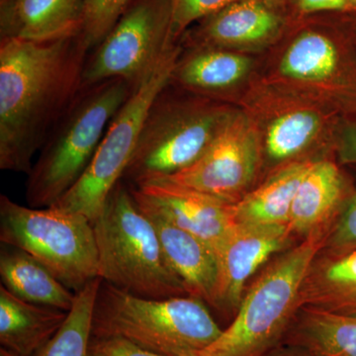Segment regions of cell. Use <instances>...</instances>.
<instances>
[{"label":"cell","mask_w":356,"mask_h":356,"mask_svg":"<svg viewBox=\"0 0 356 356\" xmlns=\"http://www.w3.org/2000/svg\"><path fill=\"white\" fill-rule=\"evenodd\" d=\"M81 34L48 42L0 39V168L29 173L33 158L83 88Z\"/></svg>","instance_id":"obj_1"},{"label":"cell","mask_w":356,"mask_h":356,"mask_svg":"<svg viewBox=\"0 0 356 356\" xmlns=\"http://www.w3.org/2000/svg\"><path fill=\"white\" fill-rule=\"evenodd\" d=\"M261 81L356 111V36L350 14L291 20L261 57Z\"/></svg>","instance_id":"obj_2"},{"label":"cell","mask_w":356,"mask_h":356,"mask_svg":"<svg viewBox=\"0 0 356 356\" xmlns=\"http://www.w3.org/2000/svg\"><path fill=\"white\" fill-rule=\"evenodd\" d=\"M202 300L151 299L102 281L96 295L92 337L121 339L168 356H197L222 330Z\"/></svg>","instance_id":"obj_3"},{"label":"cell","mask_w":356,"mask_h":356,"mask_svg":"<svg viewBox=\"0 0 356 356\" xmlns=\"http://www.w3.org/2000/svg\"><path fill=\"white\" fill-rule=\"evenodd\" d=\"M135 88L125 79H110L81 89L28 173L26 200L29 206L50 207L79 182L112 119Z\"/></svg>","instance_id":"obj_4"},{"label":"cell","mask_w":356,"mask_h":356,"mask_svg":"<svg viewBox=\"0 0 356 356\" xmlns=\"http://www.w3.org/2000/svg\"><path fill=\"white\" fill-rule=\"evenodd\" d=\"M236 108L168 83L147 111L122 181L138 187L189 168L214 142Z\"/></svg>","instance_id":"obj_5"},{"label":"cell","mask_w":356,"mask_h":356,"mask_svg":"<svg viewBox=\"0 0 356 356\" xmlns=\"http://www.w3.org/2000/svg\"><path fill=\"white\" fill-rule=\"evenodd\" d=\"M330 229L305 236L271 262L243 294L232 324L197 356H264L274 350L300 309L302 285Z\"/></svg>","instance_id":"obj_6"},{"label":"cell","mask_w":356,"mask_h":356,"mask_svg":"<svg viewBox=\"0 0 356 356\" xmlns=\"http://www.w3.org/2000/svg\"><path fill=\"white\" fill-rule=\"evenodd\" d=\"M92 225L102 281L145 298L186 296L184 283L166 261L153 222L125 182L116 184Z\"/></svg>","instance_id":"obj_7"},{"label":"cell","mask_w":356,"mask_h":356,"mask_svg":"<svg viewBox=\"0 0 356 356\" xmlns=\"http://www.w3.org/2000/svg\"><path fill=\"white\" fill-rule=\"evenodd\" d=\"M238 107L254 126L266 175L294 161L334 156L344 114L334 105L257 77Z\"/></svg>","instance_id":"obj_8"},{"label":"cell","mask_w":356,"mask_h":356,"mask_svg":"<svg viewBox=\"0 0 356 356\" xmlns=\"http://www.w3.org/2000/svg\"><path fill=\"white\" fill-rule=\"evenodd\" d=\"M0 241L25 250L72 292L98 277V252L90 220L50 206L34 208L0 196Z\"/></svg>","instance_id":"obj_9"},{"label":"cell","mask_w":356,"mask_h":356,"mask_svg":"<svg viewBox=\"0 0 356 356\" xmlns=\"http://www.w3.org/2000/svg\"><path fill=\"white\" fill-rule=\"evenodd\" d=\"M181 44H178L142 81L109 124L104 137L83 177L54 204L60 209L79 213L95 221L110 193L121 181L132 159L143 124L154 98L170 83Z\"/></svg>","instance_id":"obj_10"},{"label":"cell","mask_w":356,"mask_h":356,"mask_svg":"<svg viewBox=\"0 0 356 356\" xmlns=\"http://www.w3.org/2000/svg\"><path fill=\"white\" fill-rule=\"evenodd\" d=\"M178 44L170 0H132L111 32L89 53L83 88L110 79H123L137 88Z\"/></svg>","instance_id":"obj_11"},{"label":"cell","mask_w":356,"mask_h":356,"mask_svg":"<svg viewBox=\"0 0 356 356\" xmlns=\"http://www.w3.org/2000/svg\"><path fill=\"white\" fill-rule=\"evenodd\" d=\"M261 172V149L257 133L248 115L238 107L193 165L159 179L236 204L254 188Z\"/></svg>","instance_id":"obj_12"},{"label":"cell","mask_w":356,"mask_h":356,"mask_svg":"<svg viewBox=\"0 0 356 356\" xmlns=\"http://www.w3.org/2000/svg\"><path fill=\"white\" fill-rule=\"evenodd\" d=\"M291 20L284 7L259 0H236L191 26L179 43L261 57L282 38Z\"/></svg>","instance_id":"obj_13"},{"label":"cell","mask_w":356,"mask_h":356,"mask_svg":"<svg viewBox=\"0 0 356 356\" xmlns=\"http://www.w3.org/2000/svg\"><path fill=\"white\" fill-rule=\"evenodd\" d=\"M261 56L207 46H181L170 83L191 95L238 107L259 76Z\"/></svg>","instance_id":"obj_14"},{"label":"cell","mask_w":356,"mask_h":356,"mask_svg":"<svg viewBox=\"0 0 356 356\" xmlns=\"http://www.w3.org/2000/svg\"><path fill=\"white\" fill-rule=\"evenodd\" d=\"M130 191L140 207L200 238L215 252L236 222L235 204L166 180H154Z\"/></svg>","instance_id":"obj_15"},{"label":"cell","mask_w":356,"mask_h":356,"mask_svg":"<svg viewBox=\"0 0 356 356\" xmlns=\"http://www.w3.org/2000/svg\"><path fill=\"white\" fill-rule=\"evenodd\" d=\"M292 235L287 225L236 222L216 252L218 282L213 306L236 313L248 280L274 254L284 250Z\"/></svg>","instance_id":"obj_16"},{"label":"cell","mask_w":356,"mask_h":356,"mask_svg":"<svg viewBox=\"0 0 356 356\" xmlns=\"http://www.w3.org/2000/svg\"><path fill=\"white\" fill-rule=\"evenodd\" d=\"M355 189L353 179L334 156L317 159L293 201L288 222L290 231L308 236L331 229Z\"/></svg>","instance_id":"obj_17"},{"label":"cell","mask_w":356,"mask_h":356,"mask_svg":"<svg viewBox=\"0 0 356 356\" xmlns=\"http://www.w3.org/2000/svg\"><path fill=\"white\" fill-rule=\"evenodd\" d=\"M86 0H8L0 4V39L48 42L81 34Z\"/></svg>","instance_id":"obj_18"},{"label":"cell","mask_w":356,"mask_h":356,"mask_svg":"<svg viewBox=\"0 0 356 356\" xmlns=\"http://www.w3.org/2000/svg\"><path fill=\"white\" fill-rule=\"evenodd\" d=\"M140 209L153 222L166 261L184 283L187 295L213 305L218 282L215 250L200 238L177 228L156 213L142 207Z\"/></svg>","instance_id":"obj_19"},{"label":"cell","mask_w":356,"mask_h":356,"mask_svg":"<svg viewBox=\"0 0 356 356\" xmlns=\"http://www.w3.org/2000/svg\"><path fill=\"white\" fill-rule=\"evenodd\" d=\"M69 312L35 305L0 286V343L20 356H35L64 324Z\"/></svg>","instance_id":"obj_20"},{"label":"cell","mask_w":356,"mask_h":356,"mask_svg":"<svg viewBox=\"0 0 356 356\" xmlns=\"http://www.w3.org/2000/svg\"><path fill=\"white\" fill-rule=\"evenodd\" d=\"M3 245L0 252L2 286L28 303L72 310L76 293L65 286L33 255L21 248Z\"/></svg>","instance_id":"obj_21"},{"label":"cell","mask_w":356,"mask_h":356,"mask_svg":"<svg viewBox=\"0 0 356 356\" xmlns=\"http://www.w3.org/2000/svg\"><path fill=\"white\" fill-rule=\"evenodd\" d=\"M316 161H294L267 175L235 204L236 222L288 226L300 184Z\"/></svg>","instance_id":"obj_22"},{"label":"cell","mask_w":356,"mask_h":356,"mask_svg":"<svg viewBox=\"0 0 356 356\" xmlns=\"http://www.w3.org/2000/svg\"><path fill=\"white\" fill-rule=\"evenodd\" d=\"M318 257L302 285L300 309L356 315V250Z\"/></svg>","instance_id":"obj_23"},{"label":"cell","mask_w":356,"mask_h":356,"mask_svg":"<svg viewBox=\"0 0 356 356\" xmlns=\"http://www.w3.org/2000/svg\"><path fill=\"white\" fill-rule=\"evenodd\" d=\"M290 346L318 356H356V315L302 308Z\"/></svg>","instance_id":"obj_24"},{"label":"cell","mask_w":356,"mask_h":356,"mask_svg":"<svg viewBox=\"0 0 356 356\" xmlns=\"http://www.w3.org/2000/svg\"><path fill=\"white\" fill-rule=\"evenodd\" d=\"M100 277L76 293V301L64 324L35 356H88L92 339V318Z\"/></svg>","instance_id":"obj_25"},{"label":"cell","mask_w":356,"mask_h":356,"mask_svg":"<svg viewBox=\"0 0 356 356\" xmlns=\"http://www.w3.org/2000/svg\"><path fill=\"white\" fill-rule=\"evenodd\" d=\"M132 0H86L81 36L89 51L111 32Z\"/></svg>","instance_id":"obj_26"},{"label":"cell","mask_w":356,"mask_h":356,"mask_svg":"<svg viewBox=\"0 0 356 356\" xmlns=\"http://www.w3.org/2000/svg\"><path fill=\"white\" fill-rule=\"evenodd\" d=\"M325 254L339 255L356 250V189L330 229Z\"/></svg>","instance_id":"obj_27"},{"label":"cell","mask_w":356,"mask_h":356,"mask_svg":"<svg viewBox=\"0 0 356 356\" xmlns=\"http://www.w3.org/2000/svg\"><path fill=\"white\" fill-rule=\"evenodd\" d=\"M234 1L236 0H170L173 35L179 41L191 26Z\"/></svg>","instance_id":"obj_28"},{"label":"cell","mask_w":356,"mask_h":356,"mask_svg":"<svg viewBox=\"0 0 356 356\" xmlns=\"http://www.w3.org/2000/svg\"><path fill=\"white\" fill-rule=\"evenodd\" d=\"M334 158L341 165H356V111L344 115L337 126Z\"/></svg>","instance_id":"obj_29"},{"label":"cell","mask_w":356,"mask_h":356,"mask_svg":"<svg viewBox=\"0 0 356 356\" xmlns=\"http://www.w3.org/2000/svg\"><path fill=\"white\" fill-rule=\"evenodd\" d=\"M288 4V13L292 20L323 13H348V0H289Z\"/></svg>","instance_id":"obj_30"},{"label":"cell","mask_w":356,"mask_h":356,"mask_svg":"<svg viewBox=\"0 0 356 356\" xmlns=\"http://www.w3.org/2000/svg\"><path fill=\"white\" fill-rule=\"evenodd\" d=\"M88 356H168L140 348L121 339H91Z\"/></svg>","instance_id":"obj_31"},{"label":"cell","mask_w":356,"mask_h":356,"mask_svg":"<svg viewBox=\"0 0 356 356\" xmlns=\"http://www.w3.org/2000/svg\"><path fill=\"white\" fill-rule=\"evenodd\" d=\"M264 356H318L312 355L308 351L296 348V346H290L289 348H283V350H273L266 353Z\"/></svg>","instance_id":"obj_32"},{"label":"cell","mask_w":356,"mask_h":356,"mask_svg":"<svg viewBox=\"0 0 356 356\" xmlns=\"http://www.w3.org/2000/svg\"><path fill=\"white\" fill-rule=\"evenodd\" d=\"M259 1L266 2V3L270 4V6L284 7L286 8V4L289 0H259Z\"/></svg>","instance_id":"obj_33"},{"label":"cell","mask_w":356,"mask_h":356,"mask_svg":"<svg viewBox=\"0 0 356 356\" xmlns=\"http://www.w3.org/2000/svg\"><path fill=\"white\" fill-rule=\"evenodd\" d=\"M348 13H356V0H348Z\"/></svg>","instance_id":"obj_34"},{"label":"cell","mask_w":356,"mask_h":356,"mask_svg":"<svg viewBox=\"0 0 356 356\" xmlns=\"http://www.w3.org/2000/svg\"><path fill=\"white\" fill-rule=\"evenodd\" d=\"M0 356H20L16 355V353H13V351H9L6 350V348H1L0 350Z\"/></svg>","instance_id":"obj_35"},{"label":"cell","mask_w":356,"mask_h":356,"mask_svg":"<svg viewBox=\"0 0 356 356\" xmlns=\"http://www.w3.org/2000/svg\"><path fill=\"white\" fill-rule=\"evenodd\" d=\"M351 17V22H353V30H355L356 36V13H350Z\"/></svg>","instance_id":"obj_36"},{"label":"cell","mask_w":356,"mask_h":356,"mask_svg":"<svg viewBox=\"0 0 356 356\" xmlns=\"http://www.w3.org/2000/svg\"><path fill=\"white\" fill-rule=\"evenodd\" d=\"M8 0H0V4L4 3V2H7Z\"/></svg>","instance_id":"obj_37"}]
</instances>
